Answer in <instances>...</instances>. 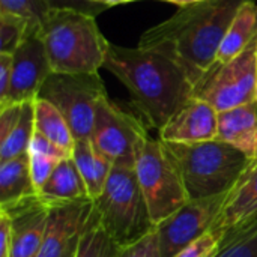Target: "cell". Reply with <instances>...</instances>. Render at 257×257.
<instances>
[{"label":"cell","instance_id":"cell-1","mask_svg":"<svg viewBox=\"0 0 257 257\" xmlns=\"http://www.w3.org/2000/svg\"><path fill=\"white\" fill-rule=\"evenodd\" d=\"M248 0H205L179 8L169 20L146 30L139 47L175 60L194 84L215 66L220 45L239 8Z\"/></svg>","mask_w":257,"mask_h":257},{"label":"cell","instance_id":"cell-2","mask_svg":"<svg viewBox=\"0 0 257 257\" xmlns=\"http://www.w3.org/2000/svg\"><path fill=\"white\" fill-rule=\"evenodd\" d=\"M104 68L128 89L142 120L158 131L194 96V84L185 71L151 48H126L110 42Z\"/></svg>","mask_w":257,"mask_h":257},{"label":"cell","instance_id":"cell-3","mask_svg":"<svg viewBox=\"0 0 257 257\" xmlns=\"http://www.w3.org/2000/svg\"><path fill=\"white\" fill-rule=\"evenodd\" d=\"M53 72L96 74L104 68L110 42L96 15L77 9H51L39 30Z\"/></svg>","mask_w":257,"mask_h":257},{"label":"cell","instance_id":"cell-4","mask_svg":"<svg viewBox=\"0 0 257 257\" xmlns=\"http://www.w3.org/2000/svg\"><path fill=\"white\" fill-rule=\"evenodd\" d=\"M166 146L181 170L190 199L226 194L251 163L241 151L218 139Z\"/></svg>","mask_w":257,"mask_h":257},{"label":"cell","instance_id":"cell-5","mask_svg":"<svg viewBox=\"0 0 257 257\" xmlns=\"http://www.w3.org/2000/svg\"><path fill=\"white\" fill-rule=\"evenodd\" d=\"M93 211L117 247H125L155 229L134 166L114 164Z\"/></svg>","mask_w":257,"mask_h":257},{"label":"cell","instance_id":"cell-6","mask_svg":"<svg viewBox=\"0 0 257 257\" xmlns=\"http://www.w3.org/2000/svg\"><path fill=\"white\" fill-rule=\"evenodd\" d=\"M136 175L154 226L179 211L188 200L181 170L163 140L143 137L136 152Z\"/></svg>","mask_w":257,"mask_h":257},{"label":"cell","instance_id":"cell-7","mask_svg":"<svg viewBox=\"0 0 257 257\" xmlns=\"http://www.w3.org/2000/svg\"><path fill=\"white\" fill-rule=\"evenodd\" d=\"M107 96L99 74L53 72L44 83L39 96L54 104L66 119L75 140L90 139L96 108Z\"/></svg>","mask_w":257,"mask_h":257},{"label":"cell","instance_id":"cell-8","mask_svg":"<svg viewBox=\"0 0 257 257\" xmlns=\"http://www.w3.org/2000/svg\"><path fill=\"white\" fill-rule=\"evenodd\" d=\"M194 96L218 113L257 101V36L236 57L215 65L197 84Z\"/></svg>","mask_w":257,"mask_h":257},{"label":"cell","instance_id":"cell-9","mask_svg":"<svg viewBox=\"0 0 257 257\" xmlns=\"http://www.w3.org/2000/svg\"><path fill=\"white\" fill-rule=\"evenodd\" d=\"M146 136L143 120L119 108L108 96L99 101L90 140L113 166H134L137 148Z\"/></svg>","mask_w":257,"mask_h":257},{"label":"cell","instance_id":"cell-10","mask_svg":"<svg viewBox=\"0 0 257 257\" xmlns=\"http://www.w3.org/2000/svg\"><path fill=\"white\" fill-rule=\"evenodd\" d=\"M226 194L190 199L179 211L157 224L155 232L163 257H173L190 242L211 230L224 203Z\"/></svg>","mask_w":257,"mask_h":257},{"label":"cell","instance_id":"cell-11","mask_svg":"<svg viewBox=\"0 0 257 257\" xmlns=\"http://www.w3.org/2000/svg\"><path fill=\"white\" fill-rule=\"evenodd\" d=\"M53 74L45 44L39 30H30L21 45L12 54V74L6 95L0 99V108L35 101Z\"/></svg>","mask_w":257,"mask_h":257},{"label":"cell","instance_id":"cell-12","mask_svg":"<svg viewBox=\"0 0 257 257\" xmlns=\"http://www.w3.org/2000/svg\"><path fill=\"white\" fill-rule=\"evenodd\" d=\"M92 208V200L48 208L45 236L38 257H74Z\"/></svg>","mask_w":257,"mask_h":257},{"label":"cell","instance_id":"cell-13","mask_svg":"<svg viewBox=\"0 0 257 257\" xmlns=\"http://www.w3.org/2000/svg\"><path fill=\"white\" fill-rule=\"evenodd\" d=\"M218 137V111L206 101L191 96L160 130L164 143L193 145Z\"/></svg>","mask_w":257,"mask_h":257},{"label":"cell","instance_id":"cell-14","mask_svg":"<svg viewBox=\"0 0 257 257\" xmlns=\"http://www.w3.org/2000/svg\"><path fill=\"white\" fill-rule=\"evenodd\" d=\"M257 218V160L251 161L236 184L227 191L211 230L226 235L242 229Z\"/></svg>","mask_w":257,"mask_h":257},{"label":"cell","instance_id":"cell-15","mask_svg":"<svg viewBox=\"0 0 257 257\" xmlns=\"http://www.w3.org/2000/svg\"><path fill=\"white\" fill-rule=\"evenodd\" d=\"M3 211L12 218L14 238L11 257H38L45 236L48 208H45L36 196L32 200Z\"/></svg>","mask_w":257,"mask_h":257},{"label":"cell","instance_id":"cell-16","mask_svg":"<svg viewBox=\"0 0 257 257\" xmlns=\"http://www.w3.org/2000/svg\"><path fill=\"white\" fill-rule=\"evenodd\" d=\"M218 140L257 160V101L218 113Z\"/></svg>","mask_w":257,"mask_h":257},{"label":"cell","instance_id":"cell-17","mask_svg":"<svg viewBox=\"0 0 257 257\" xmlns=\"http://www.w3.org/2000/svg\"><path fill=\"white\" fill-rule=\"evenodd\" d=\"M38 199L45 208L90 200L72 157L57 164L50 179L38 191Z\"/></svg>","mask_w":257,"mask_h":257},{"label":"cell","instance_id":"cell-18","mask_svg":"<svg viewBox=\"0 0 257 257\" xmlns=\"http://www.w3.org/2000/svg\"><path fill=\"white\" fill-rule=\"evenodd\" d=\"M38 196L32 175L29 152L0 161V208L9 209Z\"/></svg>","mask_w":257,"mask_h":257},{"label":"cell","instance_id":"cell-19","mask_svg":"<svg viewBox=\"0 0 257 257\" xmlns=\"http://www.w3.org/2000/svg\"><path fill=\"white\" fill-rule=\"evenodd\" d=\"M71 157L86 185L89 199L93 202L102 193L111 173L113 163L93 146L90 139L75 140Z\"/></svg>","mask_w":257,"mask_h":257},{"label":"cell","instance_id":"cell-20","mask_svg":"<svg viewBox=\"0 0 257 257\" xmlns=\"http://www.w3.org/2000/svg\"><path fill=\"white\" fill-rule=\"evenodd\" d=\"M257 36L256 0L245 2L236 12L217 54V63H226L242 53Z\"/></svg>","mask_w":257,"mask_h":257},{"label":"cell","instance_id":"cell-21","mask_svg":"<svg viewBox=\"0 0 257 257\" xmlns=\"http://www.w3.org/2000/svg\"><path fill=\"white\" fill-rule=\"evenodd\" d=\"M35 131L72 154L75 139L59 108L44 98L35 99Z\"/></svg>","mask_w":257,"mask_h":257},{"label":"cell","instance_id":"cell-22","mask_svg":"<svg viewBox=\"0 0 257 257\" xmlns=\"http://www.w3.org/2000/svg\"><path fill=\"white\" fill-rule=\"evenodd\" d=\"M35 134V101L23 102L21 114L9 136L0 142V161H6L29 152Z\"/></svg>","mask_w":257,"mask_h":257},{"label":"cell","instance_id":"cell-23","mask_svg":"<svg viewBox=\"0 0 257 257\" xmlns=\"http://www.w3.org/2000/svg\"><path fill=\"white\" fill-rule=\"evenodd\" d=\"M117 248L92 208L90 218L78 241L74 257H116Z\"/></svg>","mask_w":257,"mask_h":257},{"label":"cell","instance_id":"cell-24","mask_svg":"<svg viewBox=\"0 0 257 257\" xmlns=\"http://www.w3.org/2000/svg\"><path fill=\"white\" fill-rule=\"evenodd\" d=\"M217 257H257V218L226 235Z\"/></svg>","mask_w":257,"mask_h":257},{"label":"cell","instance_id":"cell-25","mask_svg":"<svg viewBox=\"0 0 257 257\" xmlns=\"http://www.w3.org/2000/svg\"><path fill=\"white\" fill-rule=\"evenodd\" d=\"M30 30L33 29L26 18L0 12V53L14 54Z\"/></svg>","mask_w":257,"mask_h":257},{"label":"cell","instance_id":"cell-26","mask_svg":"<svg viewBox=\"0 0 257 257\" xmlns=\"http://www.w3.org/2000/svg\"><path fill=\"white\" fill-rule=\"evenodd\" d=\"M51 6L47 0H0V12L26 18L33 30H41Z\"/></svg>","mask_w":257,"mask_h":257},{"label":"cell","instance_id":"cell-27","mask_svg":"<svg viewBox=\"0 0 257 257\" xmlns=\"http://www.w3.org/2000/svg\"><path fill=\"white\" fill-rule=\"evenodd\" d=\"M223 244L221 235L208 230L200 238L190 242L173 257H217Z\"/></svg>","mask_w":257,"mask_h":257},{"label":"cell","instance_id":"cell-28","mask_svg":"<svg viewBox=\"0 0 257 257\" xmlns=\"http://www.w3.org/2000/svg\"><path fill=\"white\" fill-rule=\"evenodd\" d=\"M116 257H163L155 229L136 242L119 247Z\"/></svg>","mask_w":257,"mask_h":257},{"label":"cell","instance_id":"cell-29","mask_svg":"<svg viewBox=\"0 0 257 257\" xmlns=\"http://www.w3.org/2000/svg\"><path fill=\"white\" fill-rule=\"evenodd\" d=\"M29 160H30L32 181H33L35 190L38 193L45 185V182L50 179V176L53 175L54 169L57 167V164L62 160L51 158V157L41 155V154H33V152H29Z\"/></svg>","mask_w":257,"mask_h":257},{"label":"cell","instance_id":"cell-30","mask_svg":"<svg viewBox=\"0 0 257 257\" xmlns=\"http://www.w3.org/2000/svg\"><path fill=\"white\" fill-rule=\"evenodd\" d=\"M29 152L33 154H41V155H47L51 158H57V160H65L68 157H71V154L65 149H62L60 146H57L56 143H53L51 140H48L47 137L41 136L39 133L35 131Z\"/></svg>","mask_w":257,"mask_h":257},{"label":"cell","instance_id":"cell-31","mask_svg":"<svg viewBox=\"0 0 257 257\" xmlns=\"http://www.w3.org/2000/svg\"><path fill=\"white\" fill-rule=\"evenodd\" d=\"M47 3L51 6V9H77L92 15H98L104 9H107L90 0H47Z\"/></svg>","mask_w":257,"mask_h":257},{"label":"cell","instance_id":"cell-32","mask_svg":"<svg viewBox=\"0 0 257 257\" xmlns=\"http://www.w3.org/2000/svg\"><path fill=\"white\" fill-rule=\"evenodd\" d=\"M12 218L3 209H0V257L12 256Z\"/></svg>","mask_w":257,"mask_h":257},{"label":"cell","instance_id":"cell-33","mask_svg":"<svg viewBox=\"0 0 257 257\" xmlns=\"http://www.w3.org/2000/svg\"><path fill=\"white\" fill-rule=\"evenodd\" d=\"M21 108L23 104H12L0 108V142H3L9 136L12 128L17 125L21 114Z\"/></svg>","mask_w":257,"mask_h":257},{"label":"cell","instance_id":"cell-34","mask_svg":"<svg viewBox=\"0 0 257 257\" xmlns=\"http://www.w3.org/2000/svg\"><path fill=\"white\" fill-rule=\"evenodd\" d=\"M12 74V54L0 53V99L6 95Z\"/></svg>","mask_w":257,"mask_h":257},{"label":"cell","instance_id":"cell-35","mask_svg":"<svg viewBox=\"0 0 257 257\" xmlns=\"http://www.w3.org/2000/svg\"><path fill=\"white\" fill-rule=\"evenodd\" d=\"M96 5H101L104 8H111L116 5H125V3H131V2H139V0H90Z\"/></svg>","mask_w":257,"mask_h":257},{"label":"cell","instance_id":"cell-36","mask_svg":"<svg viewBox=\"0 0 257 257\" xmlns=\"http://www.w3.org/2000/svg\"><path fill=\"white\" fill-rule=\"evenodd\" d=\"M163 2L173 3V5H178L179 8H182V6H188V5H196V3H200V2H205V0H163Z\"/></svg>","mask_w":257,"mask_h":257}]
</instances>
